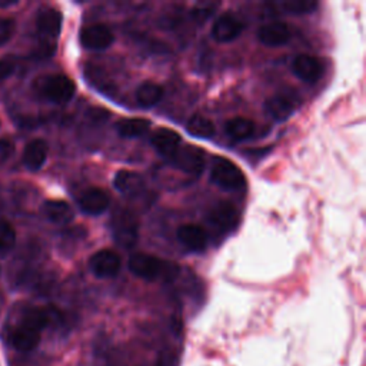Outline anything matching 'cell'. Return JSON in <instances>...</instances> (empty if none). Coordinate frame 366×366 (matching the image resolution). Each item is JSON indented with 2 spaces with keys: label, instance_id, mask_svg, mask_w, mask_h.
I'll return each instance as SVG.
<instances>
[{
  "label": "cell",
  "instance_id": "cell-1",
  "mask_svg": "<svg viewBox=\"0 0 366 366\" xmlns=\"http://www.w3.org/2000/svg\"><path fill=\"white\" fill-rule=\"evenodd\" d=\"M129 269L138 278H142L145 281H173L179 273V266L173 262H165L156 256L146 253L132 255L129 259Z\"/></svg>",
  "mask_w": 366,
  "mask_h": 366
},
{
  "label": "cell",
  "instance_id": "cell-9",
  "mask_svg": "<svg viewBox=\"0 0 366 366\" xmlns=\"http://www.w3.org/2000/svg\"><path fill=\"white\" fill-rule=\"evenodd\" d=\"M245 23L232 13H223L212 26V38L219 43H229L240 36Z\"/></svg>",
  "mask_w": 366,
  "mask_h": 366
},
{
  "label": "cell",
  "instance_id": "cell-28",
  "mask_svg": "<svg viewBox=\"0 0 366 366\" xmlns=\"http://www.w3.org/2000/svg\"><path fill=\"white\" fill-rule=\"evenodd\" d=\"M15 33V22L8 18H0V46L11 40Z\"/></svg>",
  "mask_w": 366,
  "mask_h": 366
},
{
  "label": "cell",
  "instance_id": "cell-14",
  "mask_svg": "<svg viewBox=\"0 0 366 366\" xmlns=\"http://www.w3.org/2000/svg\"><path fill=\"white\" fill-rule=\"evenodd\" d=\"M150 142L156 152L163 157L169 159L182 145L180 135L169 128H159L152 133Z\"/></svg>",
  "mask_w": 366,
  "mask_h": 366
},
{
  "label": "cell",
  "instance_id": "cell-3",
  "mask_svg": "<svg viewBox=\"0 0 366 366\" xmlns=\"http://www.w3.org/2000/svg\"><path fill=\"white\" fill-rule=\"evenodd\" d=\"M211 177L215 185L225 191H240L246 183L243 172L226 157L215 159L211 169Z\"/></svg>",
  "mask_w": 366,
  "mask_h": 366
},
{
  "label": "cell",
  "instance_id": "cell-27",
  "mask_svg": "<svg viewBox=\"0 0 366 366\" xmlns=\"http://www.w3.org/2000/svg\"><path fill=\"white\" fill-rule=\"evenodd\" d=\"M16 245V232L13 226L5 221L0 219V255L9 253Z\"/></svg>",
  "mask_w": 366,
  "mask_h": 366
},
{
  "label": "cell",
  "instance_id": "cell-26",
  "mask_svg": "<svg viewBox=\"0 0 366 366\" xmlns=\"http://www.w3.org/2000/svg\"><path fill=\"white\" fill-rule=\"evenodd\" d=\"M285 13L291 15H306L312 13L318 8V2L314 0H287L279 4Z\"/></svg>",
  "mask_w": 366,
  "mask_h": 366
},
{
  "label": "cell",
  "instance_id": "cell-20",
  "mask_svg": "<svg viewBox=\"0 0 366 366\" xmlns=\"http://www.w3.org/2000/svg\"><path fill=\"white\" fill-rule=\"evenodd\" d=\"M43 214L45 216L56 223V225H66L72 222L74 214L72 206L65 201H48L43 205Z\"/></svg>",
  "mask_w": 366,
  "mask_h": 366
},
{
  "label": "cell",
  "instance_id": "cell-24",
  "mask_svg": "<svg viewBox=\"0 0 366 366\" xmlns=\"http://www.w3.org/2000/svg\"><path fill=\"white\" fill-rule=\"evenodd\" d=\"M226 133L235 140H245L255 132V123L246 118H233L225 125Z\"/></svg>",
  "mask_w": 366,
  "mask_h": 366
},
{
  "label": "cell",
  "instance_id": "cell-18",
  "mask_svg": "<svg viewBox=\"0 0 366 366\" xmlns=\"http://www.w3.org/2000/svg\"><path fill=\"white\" fill-rule=\"evenodd\" d=\"M48 153H49V146L45 140L42 139L32 140L23 152V163L29 170L36 172L43 167L48 159Z\"/></svg>",
  "mask_w": 366,
  "mask_h": 366
},
{
  "label": "cell",
  "instance_id": "cell-32",
  "mask_svg": "<svg viewBox=\"0 0 366 366\" xmlns=\"http://www.w3.org/2000/svg\"><path fill=\"white\" fill-rule=\"evenodd\" d=\"M177 363V357L172 353H166L159 359V365L157 366H174Z\"/></svg>",
  "mask_w": 366,
  "mask_h": 366
},
{
  "label": "cell",
  "instance_id": "cell-16",
  "mask_svg": "<svg viewBox=\"0 0 366 366\" xmlns=\"http://www.w3.org/2000/svg\"><path fill=\"white\" fill-rule=\"evenodd\" d=\"M294 73L304 82L306 83H315L323 72L322 63L309 55H299L295 57L292 63Z\"/></svg>",
  "mask_w": 366,
  "mask_h": 366
},
{
  "label": "cell",
  "instance_id": "cell-6",
  "mask_svg": "<svg viewBox=\"0 0 366 366\" xmlns=\"http://www.w3.org/2000/svg\"><path fill=\"white\" fill-rule=\"evenodd\" d=\"M113 238L118 245L132 249L139 239V222L131 211H121L113 218Z\"/></svg>",
  "mask_w": 366,
  "mask_h": 366
},
{
  "label": "cell",
  "instance_id": "cell-11",
  "mask_svg": "<svg viewBox=\"0 0 366 366\" xmlns=\"http://www.w3.org/2000/svg\"><path fill=\"white\" fill-rule=\"evenodd\" d=\"M208 221L216 231L229 232L236 228L239 222V215L232 204L221 202L209 211Z\"/></svg>",
  "mask_w": 366,
  "mask_h": 366
},
{
  "label": "cell",
  "instance_id": "cell-5",
  "mask_svg": "<svg viewBox=\"0 0 366 366\" xmlns=\"http://www.w3.org/2000/svg\"><path fill=\"white\" fill-rule=\"evenodd\" d=\"M169 160L176 169L192 176H199L205 169L204 150L192 145H180Z\"/></svg>",
  "mask_w": 366,
  "mask_h": 366
},
{
  "label": "cell",
  "instance_id": "cell-12",
  "mask_svg": "<svg viewBox=\"0 0 366 366\" xmlns=\"http://www.w3.org/2000/svg\"><path fill=\"white\" fill-rule=\"evenodd\" d=\"M291 29L287 23L270 22L259 28L257 39L260 43L269 48H278L287 45L291 40Z\"/></svg>",
  "mask_w": 366,
  "mask_h": 366
},
{
  "label": "cell",
  "instance_id": "cell-29",
  "mask_svg": "<svg viewBox=\"0 0 366 366\" xmlns=\"http://www.w3.org/2000/svg\"><path fill=\"white\" fill-rule=\"evenodd\" d=\"M216 5L215 4H201L196 8H194L192 11V16L198 21V22H204L206 21L215 11Z\"/></svg>",
  "mask_w": 366,
  "mask_h": 366
},
{
  "label": "cell",
  "instance_id": "cell-7",
  "mask_svg": "<svg viewBox=\"0 0 366 366\" xmlns=\"http://www.w3.org/2000/svg\"><path fill=\"white\" fill-rule=\"evenodd\" d=\"M89 266L95 277L102 279H109V278H115L119 273L122 260L115 250L102 249L90 257Z\"/></svg>",
  "mask_w": 366,
  "mask_h": 366
},
{
  "label": "cell",
  "instance_id": "cell-4",
  "mask_svg": "<svg viewBox=\"0 0 366 366\" xmlns=\"http://www.w3.org/2000/svg\"><path fill=\"white\" fill-rule=\"evenodd\" d=\"M76 84L65 74H50L42 79L40 94L52 104L65 105L74 96Z\"/></svg>",
  "mask_w": 366,
  "mask_h": 366
},
{
  "label": "cell",
  "instance_id": "cell-25",
  "mask_svg": "<svg viewBox=\"0 0 366 366\" xmlns=\"http://www.w3.org/2000/svg\"><path fill=\"white\" fill-rule=\"evenodd\" d=\"M187 129L192 136H196L199 139H209L215 135V125L212 123V121L201 115H194L189 119Z\"/></svg>",
  "mask_w": 366,
  "mask_h": 366
},
{
  "label": "cell",
  "instance_id": "cell-23",
  "mask_svg": "<svg viewBox=\"0 0 366 366\" xmlns=\"http://www.w3.org/2000/svg\"><path fill=\"white\" fill-rule=\"evenodd\" d=\"M163 96V87L153 82H145L136 89V99L140 106L152 108L159 104Z\"/></svg>",
  "mask_w": 366,
  "mask_h": 366
},
{
  "label": "cell",
  "instance_id": "cell-2",
  "mask_svg": "<svg viewBox=\"0 0 366 366\" xmlns=\"http://www.w3.org/2000/svg\"><path fill=\"white\" fill-rule=\"evenodd\" d=\"M36 29L42 39L40 56H50L55 52V40L62 29V15L59 11L46 8L38 13Z\"/></svg>",
  "mask_w": 366,
  "mask_h": 366
},
{
  "label": "cell",
  "instance_id": "cell-19",
  "mask_svg": "<svg viewBox=\"0 0 366 366\" xmlns=\"http://www.w3.org/2000/svg\"><path fill=\"white\" fill-rule=\"evenodd\" d=\"M40 342V332L30 329L25 325L16 326L11 333V343L15 349L22 352L33 350Z\"/></svg>",
  "mask_w": 366,
  "mask_h": 366
},
{
  "label": "cell",
  "instance_id": "cell-17",
  "mask_svg": "<svg viewBox=\"0 0 366 366\" xmlns=\"http://www.w3.org/2000/svg\"><path fill=\"white\" fill-rule=\"evenodd\" d=\"M113 187L123 195H138L145 189V179L132 170H121L113 179Z\"/></svg>",
  "mask_w": 366,
  "mask_h": 366
},
{
  "label": "cell",
  "instance_id": "cell-21",
  "mask_svg": "<svg viewBox=\"0 0 366 366\" xmlns=\"http://www.w3.org/2000/svg\"><path fill=\"white\" fill-rule=\"evenodd\" d=\"M266 112L274 119V121H287L288 118L292 116L294 111H295V105L294 102L284 96V95H278V96H272L270 99L266 101Z\"/></svg>",
  "mask_w": 366,
  "mask_h": 366
},
{
  "label": "cell",
  "instance_id": "cell-31",
  "mask_svg": "<svg viewBox=\"0 0 366 366\" xmlns=\"http://www.w3.org/2000/svg\"><path fill=\"white\" fill-rule=\"evenodd\" d=\"M15 69H16V65L12 59H0V82L11 77Z\"/></svg>",
  "mask_w": 366,
  "mask_h": 366
},
{
  "label": "cell",
  "instance_id": "cell-10",
  "mask_svg": "<svg viewBox=\"0 0 366 366\" xmlns=\"http://www.w3.org/2000/svg\"><path fill=\"white\" fill-rule=\"evenodd\" d=\"M62 321V314L56 308H30L25 311L22 316V325L42 332L50 325H56Z\"/></svg>",
  "mask_w": 366,
  "mask_h": 366
},
{
  "label": "cell",
  "instance_id": "cell-8",
  "mask_svg": "<svg viewBox=\"0 0 366 366\" xmlns=\"http://www.w3.org/2000/svg\"><path fill=\"white\" fill-rule=\"evenodd\" d=\"M115 40L113 32L105 25H92L80 32V43L90 50L108 49Z\"/></svg>",
  "mask_w": 366,
  "mask_h": 366
},
{
  "label": "cell",
  "instance_id": "cell-22",
  "mask_svg": "<svg viewBox=\"0 0 366 366\" xmlns=\"http://www.w3.org/2000/svg\"><path fill=\"white\" fill-rule=\"evenodd\" d=\"M150 122L148 119L142 118H129V119H121L116 125L118 132L121 136L128 139H135L146 135L150 129Z\"/></svg>",
  "mask_w": 366,
  "mask_h": 366
},
{
  "label": "cell",
  "instance_id": "cell-30",
  "mask_svg": "<svg viewBox=\"0 0 366 366\" xmlns=\"http://www.w3.org/2000/svg\"><path fill=\"white\" fill-rule=\"evenodd\" d=\"M15 153V145L11 139H0V163L8 162Z\"/></svg>",
  "mask_w": 366,
  "mask_h": 366
},
{
  "label": "cell",
  "instance_id": "cell-13",
  "mask_svg": "<svg viewBox=\"0 0 366 366\" xmlns=\"http://www.w3.org/2000/svg\"><path fill=\"white\" fill-rule=\"evenodd\" d=\"M109 204L111 201L108 194L99 188H89L79 198V206L87 215L104 214Z\"/></svg>",
  "mask_w": 366,
  "mask_h": 366
},
{
  "label": "cell",
  "instance_id": "cell-15",
  "mask_svg": "<svg viewBox=\"0 0 366 366\" xmlns=\"http://www.w3.org/2000/svg\"><path fill=\"white\" fill-rule=\"evenodd\" d=\"M177 239L194 252H202L208 246V233L199 225L188 223L177 229Z\"/></svg>",
  "mask_w": 366,
  "mask_h": 366
}]
</instances>
